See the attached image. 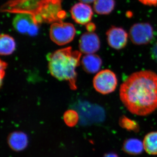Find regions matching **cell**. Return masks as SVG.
<instances>
[{
  "label": "cell",
  "instance_id": "cell-1",
  "mask_svg": "<svg viewBox=\"0 0 157 157\" xmlns=\"http://www.w3.org/2000/svg\"><path fill=\"white\" fill-rule=\"evenodd\" d=\"M120 98L131 113L145 116L157 109V74L150 70L132 74L121 85Z\"/></svg>",
  "mask_w": 157,
  "mask_h": 157
},
{
  "label": "cell",
  "instance_id": "cell-14",
  "mask_svg": "<svg viewBox=\"0 0 157 157\" xmlns=\"http://www.w3.org/2000/svg\"><path fill=\"white\" fill-rule=\"evenodd\" d=\"M16 43L13 37L7 34H2L0 37V53L1 55L7 56L14 52Z\"/></svg>",
  "mask_w": 157,
  "mask_h": 157
},
{
  "label": "cell",
  "instance_id": "cell-12",
  "mask_svg": "<svg viewBox=\"0 0 157 157\" xmlns=\"http://www.w3.org/2000/svg\"><path fill=\"white\" fill-rule=\"evenodd\" d=\"M81 63L84 71L91 74L99 71L102 65L101 58L94 54H86L82 57Z\"/></svg>",
  "mask_w": 157,
  "mask_h": 157
},
{
  "label": "cell",
  "instance_id": "cell-11",
  "mask_svg": "<svg viewBox=\"0 0 157 157\" xmlns=\"http://www.w3.org/2000/svg\"><path fill=\"white\" fill-rule=\"evenodd\" d=\"M8 143L11 149L16 151H21L28 145V137L24 132H14L8 137Z\"/></svg>",
  "mask_w": 157,
  "mask_h": 157
},
{
  "label": "cell",
  "instance_id": "cell-6",
  "mask_svg": "<svg viewBox=\"0 0 157 157\" xmlns=\"http://www.w3.org/2000/svg\"><path fill=\"white\" fill-rule=\"evenodd\" d=\"M154 36L152 26L147 22L135 24L129 31V37L132 42L136 45H144L151 42Z\"/></svg>",
  "mask_w": 157,
  "mask_h": 157
},
{
  "label": "cell",
  "instance_id": "cell-15",
  "mask_svg": "<svg viewBox=\"0 0 157 157\" xmlns=\"http://www.w3.org/2000/svg\"><path fill=\"white\" fill-rule=\"evenodd\" d=\"M115 5V0H95L94 9L97 14L108 15L113 11Z\"/></svg>",
  "mask_w": 157,
  "mask_h": 157
},
{
  "label": "cell",
  "instance_id": "cell-24",
  "mask_svg": "<svg viewBox=\"0 0 157 157\" xmlns=\"http://www.w3.org/2000/svg\"><path fill=\"white\" fill-rule=\"evenodd\" d=\"M82 3H85V4H90L93 2H94L95 0H79Z\"/></svg>",
  "mask_w": 157,
  "mask_h": 157
},
{
  "label": "cell",
  "instance_id": "cell-17",
  "mask_svg": "<svg viewBox=\"0 0 157 157\" xmlns=\"http://www.w3.org/2000/svg\"><path fill=\"white\" fill-rule=\"evenodd\" d=\"M119 124L122 128L129 132L137 133L140 130V126L137 122L124 115L122 116L119 120Z\"/></svg>",
  "mask_w": 157,
  "mask_h": 157
},
{
  "label": "cell",
  "instance_id": "cell-7",
  "mask_svg": "<svg viewBox=\"0 0 157 157\" xmlns=\"http://www.w3.org/2000/svg\"><path fill=\"white\" fill-rule=\"evenodd\" d=\"M14 28L18 33L31 36L36 35L39 25L31 14L19 13L16 14L13 21Z\"/></svg>",
  "mask_w": 157,
  "mask_h": 157
},
{
  "label": "cell",
  "instance_id": "cell-23",
  "mask_svg": "<svg viewBox=\"0 0 157 157\" xmlns=\"http://www.w3.org/2000/svg\"><path fill=\"white\" fill-rule=\"evenodd\" d=\"M104 157H119L117 154L114 152H109L104 155Z\"/></svg>",
  "mask_w": 157,
  "mask_h": 157
},
{
  "label": "cell",
  "instance_id": "cell-9",
  "mask_svg": "<svg viewBox=\"0 0 157 157\" xmlns=\"http://www.w3.org/2000/svg\"><path fill=\"white\" fill-rule=\"evenodd\" d=\"M101 47V42L97 34L87 32L82 35L79 41V48L82 53L94 54Z\"/></svg>",
  "mask_w": 157,
  "mask_h": 157
},
{
  "label": "cell",
  "instance_id": "cell-13",
  "mask_svg": "<svg viewBox=\"0 0 157 157\" xmlns=\"http://www.w3.org/2000/svg\"><path fill=\"white\" fill-rule=\"evenodd\" d=\"M122 150L125 153L131 155L141 154L144 150L143 142L137 138H129L123 144Z\"/></svg>",
  "mask_w": 157,
  "mask_h": 157
},
{
  "label": "cell",
  "instance_id": "cell-10",
  "mask_svg": "<svg viewBox=\"0 0 157 157\" xmlns=\"http://www.w3.org/2000/svg\"><path fill=\"white\" fill-rule=\"evenodd\" d=\"M70 13L74 21L82 25L89 23L93 15L91 7L87 4L82 2L74 5L71 8Z\"/></svg>",
  "mask_w": 157,
  "mask_h": 157
},
{
  "label": "cell",
  "instance_id": "cell-2",
  "mask_svg": "<svg viewBox=\"0 0 157 157\" xmlns=\"http://www.w3.org/2000/svg\"><path fill=\"white\" fill-rule=\"evenodd\" d=\"M63 0H9L1 7L4 13L31 14L36 22L53 23L62 21L67 17L62 9Z\"/></svg>",
  "mask_w": 157,
  "mask_h": 157
},
{
  "label": "cell",
  "instance_id": "cell-5",
  "mask_svg": "<svg viewBox=\"0 0 157 157\" xmlns=\"http://www.w3.org/2000/svg\"><path fill=\"white\" fill-rule=\"evenodd\" d=\"M118 80L114 72L109 70H101L93 79V85L98 93L106 95L113 92L117 86Z\"/></svg>",
  "mask_w": 157,
  "mask_h": 157
},
{
  "label": "cell",
  "instance_id": "cell-20",
  "mask_svg": "<svg viewBox=\"0 0 157 157\" xmlns=\"http://www.w3.org/2000/svg\"><path fill=\"white\" fill-rule=\"evenodd\" d=\"M139 1L145 6H157V0H139Z\"/></svg>",
  "mask_w": 157,
  "mask_h": 157
},
{
  "label": "cell",
  "instance_id": "cell-21",
  "mask_svg": "<svg viewBox=\"0 0 157 157\" xmlns=\"http://www.w3.org/2000/svg\"><path fill=\"white\" fill-rule=\"evenodd\" d=\"M86 29L88 32L93 33L96 30L95 25L93 23L89 22L86 25Z\"/></svg>",
  "mask_w": 157,
  "mask_h": 157
},
{
  "label": "cell",
  "instance_id": "cell-22",
  "mask_svg": "<svg viewBox=\"0 0 157 157\" xmlns=\"http://www.w3.org/2000/svg\"><path fill=\"white\" fill-rule=\"evenodd\" d=\"M152 56L157 63V42L152 49Z\"/></svg>",
  "mask_w": 157,
  "mask_h": 157
},
{
  "label": "cell",
  "instance_id": "cell-8",
  "mask_svg": "<svg viewBox=\"0 0 157 157\" xmlns=\"http://www.w3.org/2000/svg\"><path fill=\"white\" fill-rule=\"evenodd\" d=\"M108 45L116 50H120L126 46L128 34L122 28L112 26L106 32Z\"/></svg>",
  "mask_w": 157,
  "mask_h": 157
},
{
  "label": "cell",
  "instance_id": "cell-4",
  "mask_svg": "<svg viewBox=\"0 0 157 157\" xmlns=\"http://www.w3.org/2000/svg\"><path fill=\"white\" fill-rule=\"evenodd\" d=\"M76 29L72 24L63 21L53 23L51 25L50 39L57 45H66L73 41Z\"/></svg>",
  "mask_w": 157,
  "mask_h": 157
},
{
  "label": "cell",
  "instance_id": "cell-3",
  "mask_svg": "<svg viewBox=\"0 0 157 157\" xmlns=\"http://www.w3.org/2000/svg\"><path fill=\"white\" fill-rule=\"evenodd\" d=\"M81 56V52L73 51L71 47L56 51L48 56L49 72L57 79L67 81L71 89L76 90V70Z\"/></svg>",
  "mask_w": 157,
  "mask_h": 157
},
{
  "label": "cell",
  "instance_id": "cell-19",
  "mask_svg": "<svg viewBox=\"0 0 157 157\" xmlns=\"http://www.w3.org/2000/svg\"><path fill=\"white\" fill-rule=\"evenodd\" d=\"M7 67V63L3 61L2 60H1V85L2 84V81L3 78H4L5 74V70Z\"/></svg>",
  "mask_w": 157,
  "mask_h": 157
},
{
  "label": "cell",
  "instance_id": "cell-18",
  "mask_svg": "<svg viewBox=\"0 0 157 157\" xmlns=\"http://www.w3.org/2000/svg\"><path fill=\"white\" fill-rule=\"evenodd\" d=\"M79 116L78 113L73 109H69L64 113L63 120L67 126L73 127L78 123Z\"/></svg>",
  "mask_w": 157,
  "mask_h": 157
},
{
  "label": "cell",
  "instance_id": "cell-16",
  "mask_svg": "<svg viewBox=\"0 0 157 157\" xmlns=\"http://www.w3.org/2000/svg\"><path fill=\"white\" fill-rule=\"evenodd\" d=\"M144 150L148 154L157 155V132H149L147 134L143 141Z\"/></svg>",
  "mask_w": 157,
  "mask_h": 157
}]
</instances>
